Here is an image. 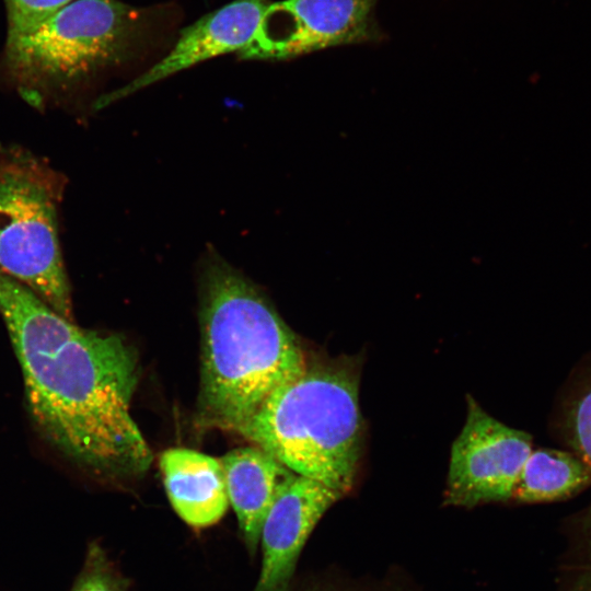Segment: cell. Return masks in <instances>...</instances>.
Instances as JSON below:
<instances>
[{
  "mask_svg": "<svg viewBox=\"0 0 591 591\" xmlns=\"http://www.w3.org/2000/svg\"><path fill=\"white\" fill-rule=\"evenodd\" d=\"M220 462L229 505L246 548L255 555L267 513L298 474L256 445L234 449L221 456Z\"/></svg>",
  "mask_w": 591,
  "mask_h": 591,
  "instance_id": "obj_10",
  "label": "cell"
},
{
  "mask_svg": "<svg viewBox=\"0 0 591 591\" xmlns=\"http://www.w3.org/2000/svg\"><path fill=\"white\" fill-rule=\"evenodd\" d=\"M200 328L202 426L237 432L306 369L297 336L267 298L218 258L205 269Z\"/></svg>",
  "mask_w": 591,
  "mask_h": 591,
  "instance_id": "obj_2",
  "label": "cell"
},
{
  "mask_svg": "<svg viewBox=\"0 0 591 591\" xmlns=\"http://www.w3.org/2000/svg\"><path fill=\"white\" fill-rule=\"evenodd\" d=\"M74 0H4L8 18L7 39L35 30Z\"/></svg>",
  "mask_w": 591,
  "mask_h": 591,
  "instance_id": "obj_14",
  "label": "cell"
},
{
  "mask_svg": "<svg viewBox=\"0 0 591 591\" xmlns=\"http://www.w3.org/2000/svg\"><path fill=\"white\" fill-rule=\"evenodd\" d=\"M149 31V13L118 0H74L35 30L7 39L3 72L33 106L69 96L118 63Z\"/></svg>",
  "mask_w": 591,
  "mask_h": 591,
  "instance_id": "obj_4",
  "label": "cell"
},
{
  "mask_svg": "<svg viewBox=\"0 0 591 591\" xmlns=\"http://www.w3.org/2000/svg\"><path fill=\"white\" fill-rule=\"evenodd\" d=\"M343 495L296 475L267 513L260 529L262 565L253 591H287L313 529ZM258 544V545H259Z\"/></svg>",
  "mask_w": 591,
  "mask_h": 591,
  "instance_id": "obj_8",
  "label": "cell"
},
{
  "mask_svg": "<svg viewBox=\"0 0 591 591\" xmlns=\"http://www.w3.org/2000/svg\"><path fill=\"white\" fill-rule=\"evenodd\" d=\"M310 591H375V590H363L359 588H340V589H314Z\"/></svg>",
  "mask_w": 591,
  "mask_h": 591,
  "instance_id": "obj_16",
  "label": "cell"
},
{
  "mask_svg": "<svg viewBox=\"0 0 591 591\" xmlns=\"http://www.w3.org/2000/svg\"><path fill=\"white\" fill-rule=\"evenodd\" d=\"M0 314L44 438L96 474L147 473L152 452L130 414L138 359L125 339L82 328L0 271Z\"/></svg>",
  "mask_w": 591,
  "mask_h": 591,
  "instance_id": "obj_1",
  "label": "cell"
},
{
  "mask_svg": "<svg viewBox=\"0 0 591 591\" xmlns=\"http://www.w3.org/2000/svg\"><path fill=\"white\" fill-rule=\"evenodd\" d=\"M376 0H283L270 2L239 56L286 59L376 37Z\"/></svg>",
  "mask_w": 591,
  "mask_h": 591,
  "instance_id": "obj_7",
  "label": "cell"
},
{
  "mask_svg": "<svg viewBox=\"0 0 591 591\" xmlns=\"http://www.w3.org/2000/svg\"><path fill=\"white\" fill-rule=\"evenodd\" d=\"M360 370L359 356L308 362L304 372L276 390L237 433L296 474L348 494L363 443Z\"/></svg>",
  "mask_w": 591,
  "mask_h": 591,
  "instance_id": "obj_3",
  "label": "cell"
},
{
  "mask_svg": "<svg viewBox=\"0 0 591 591\" xmlns=\"http://www.w3.org/2000/svg\"><path fill=\"white\" fill-rule=\"evenodd\" d=\"M159 463L169 501L183 522L201 530L223 518L230 505L220 459L171 448L161 453Z\"/></svg>",
  "mask_w": 591,
  "mask_h": 591,
  "instance_id": "obj_11",
  "label": "cell"
},
{
  "mask_svg": "<svg viewBox=\"0 0 591 591\" xmlns=\"http://www.w3.org/2000/svg\"><path fill=\"white\" fill-rule=\"evenodd\" d=\"M127 583L100 546L90 548L86 564L72 591H126Z\"/></svg>",
  "mask_w": 591,
  "mask_h": 591,
  "instance_id": "obj_15",
  "label": "cell"
},
{
  "mask_svg": "<svg viewBox=\"0 0 591 591\" xmlns=\"http://www.w3.org/2000/svg\"><path fill=\"white\" fill-rule=\"evenodd\" d=\"M560 438L591 474V356L573 371L560 394L557 416ZM580 567L575 579L579 591H591V503L580 519Z\"/></svg>",
  "mask_w": 591,
  "mask_h": 591,
  "instance_id": "obj_12",
  "label": "cell"
},
{
  "mask_svg": "<svg viewBox=\"0 0 591 591\" xmlns=\"http://www.w3.org/2000/svg\"><path fill=\"white\" fill-rule=\"evenodd\" d=\"M532 450L529 433L500 422L467 396L466 419L451 449L444 502L471 508L511 500Z\"/></svg>",
  "mask_w": 591,
  "mask_h": 591,
  "instance_id": "obj_6",
  "label": "cell"
},
{
  "mask_svg": "<svg viewBox=\"0 0 591 591\" xmlns=\"http://www.w3.org/2000/svg\"><path fill=\"white\" fill-rule=\"evenodd\" d=\"M269 0H234L181 31L173 48L127 85L100 97L101 108L205 60L237 51L252 42Z\"/></svg>",
  "mask_w": 591,
  "mask_h": 591,
  "instance_id": "obj_9",
  "label": "cell"
},
{
  "mask_svg": "<svg viewBox=\"0 0 591 591\" xmlns=\"http://www.w3.org/2000/svg\"><path fill=\"white\" fill-rule=\"evenodd\" d=\"M65 178L24 151L0 153V271L73 320L58 228Z\"/></svg>",
  "mask_w": 591,
  "mask_h": 591,
  "instance_id": "obj_5",
  "label": "cell"
},
{
  "mask_svg": "<svg viewBox=\"0 0 591 591\" xmlns=\"http://www.w3.org/2000/svg\"><path fill=\"white\" fill-rule=\"evenodd\" d=\"M590 485L591 474L573 452L533 449L519 475L511 500L551 502L570 497Z\"/></svg>",
  "mask_w": 591,
  "mask_h": 591,
  "instance_id": "obj_13",
  "label": "cell"
}]
</instances>
